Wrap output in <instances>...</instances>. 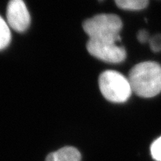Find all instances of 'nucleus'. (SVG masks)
Returning a JSON list of instances; mask_svg holds the SVG:
<instances>
[{
  "instance_id": "39448f33",
  "label": "nucleus",
  "mask_w": 161,
  "mask_h": 161,
  "mask_svg": "<svg viewBox=\"0 0 161 161\" xmlns=\"http://www.w3.org/2000/svg\"><path fill=\"white\" fill-rule=\"evenodd\" d=\"M8 25L18 32L25 31L31 22L29 12L22 0H12L7 7Z\"/></svg>"
},
{
  "instance_id": "9b49d317",
  "label": "nucleus",
  "mask_w": 161,
  "mask_h": 161,
  "mask_svg": "<svg viewBox=\"0 0 161 161\" xmlns=\"http://www.w3.org/2000/svg\"><path fill=\"white\" fill-rule=\"evenodd\" d=\"M138 40H140L141 43H146L147 40H148V32L145 30H142L138 33L137 35Z\"/></svg>"
},
{
  "instance_id": "1a4fd4ad",
  "label": "nucleus",
  "mask_w": 161,
  "mask_h": 161,
  "mask_svg": "<svg viewBox=\"0 0 161 161\" xmlns=\"http://www.w3.org/2000/svg\"><path fill=\"white\" fill-rule=\"evenodd\" d=\"M151 153L154 160L161 161V136L153 142L151 146Z\"/></svg>"
},
{
  "instance_id": "7ed1b4c3",
  "label": "nucleus",
  "mask_w": 161,
  "mask_h": 161,
  "mask_svg": "<svg viewBox=\"0 0 161 161\" xmlns=\"http://www.w3.org/2000/svg\"><path fill=\"white\" fill-rule=\"evenodd\" d=\"M98 85L102 95L110 102H126L131 95L132 89L128 78L114 70L102 72L98 78Z\"/></svg>"
},
{
  "instance_id": "20e7f679",
  "label": "nucleus",
  "mask_w": 161,
  "mask_h": 161,
  "mask_svg": "<svg viewBox=\"0 0 161 161\" xmlns=\"http://www.w3.org/2000/svg\"><path fill=\"white\" fill-rule=\"evenodd\" d=\"M86 49L90 55L108 63L118 64L126 58L125 49L113 40L90 39Z\"/></svg>"
},
{
  "instance_id": "f257e3e1",
  "label": "nucleus",
  "mask_w": 161,
  "mask_h": 161,
  "mask_svg": "<svg viewBox=\"0 0 161 161\" xmlns=\"http://www.w3.org/2000/svg\"><path fill=\"white\" fill-rule=\"evenodd\" d=\"M128 80L136 95L154 97L161 92V66L152 61L139 64L130 70Z\"/></svg>"
},
{
  "instance_id": "6e6552de",
  "label": "nucleus",
  "mask_w": 161,
  "mask_h": 161,
  "mask_svg": "<svg viewBox=\"0 0 161 161\" xmlns=\"http://www.w3.org/2000/svg\"><path fill=\"white\" fill-rule=\"evenodd\" d=\"M11 40V34L9 26L5 19L0 16V50L4 49L9 45Z\"/></svg>"
},
{
  "instance_id": "423d86ee",
  "label": "nucleus",
  "mask_w": 161,
  "mask_h": 161,
  "mask_svg": "<svg viewBox=\"0 0 161 161\" xmlns=\"http://www.w3.org/2000/svg\"><path fill=\"white\" fill-rule=\"evenodd\" d=\"M81 155L77 148L66 146L52 152L46 157V161H80Z\"/></svg>"
},
{
  "instance_id": "f03ea898",
  "label": "nucleus",
  "mask_w": 161,
  "mask_h": 161,
  "mask_svg": "<svg viewBox=\"0 0 161 161\" xmlns=\"http://www.w3.org/2000/svg\"><path fill=\"white\" fill-rule=\"evenodd\" d=\"M122 28V20L115 14H102L86 19L83 29L90 39L120 40L119 32Z\"/></svg>"
},
{
  "instance_id": "0eeeda50",
  "label": "nucleus",
  "mask_w": 161,
  "mask_h": 161,
  "mask_svg": "<svg viewBox=\"0 0 161 161\" xmlns=\"http://www.w3.org/2000/svg\"><path fill=\"white\" fill-rule=\"evenodd\" d=\"M116 4L120 8L130 11H138L147 7L148 1L147 0H117Z\"/></svg>"
},
{
  "instance_id": "9d476101",
  "label": "nucleus",
  "mask_w": 161,
  "mask_h": 161,
  "mask_svg": "<svg viewBox=\"0 0 161 161\" xmlns=\"http://www.w3.org/2000/svg\"><path fill=\"white\" fill-rule=\"evenodd\" d=\"M150 46L154 52L161 51V35H158L154 36L149 40Z\"/></svg>"
}]
</instances>
